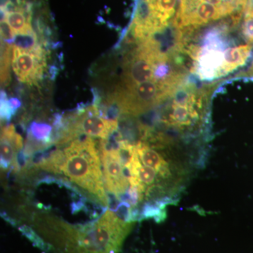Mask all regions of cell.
<instances>
[{
	"label": "cell",
	"mask_w": 253,
	"mask_h": 253,
	"mask_svg": "<svg viewBox=\"0 0 253 253\" xmlns=\"http://www.w3.org/2000/svg\"><path fill=\"white\" fill-rule=\"evenodd\" d=\"M251 51L252 45L249 44L226 49L223 54L222 64L219 70V77L244 66L251 56Z\"/></svg>",
	"instance_id": "cell-8"
},
{
	"label": "cell",
	"mask_w": 253,
	"mask_h": 253,
	"mask_svg": "<svg viewBox=\"0 0 253 253\" xmlns=\"http://www.w3.org/2000/svg\"><path fill=\"white\" fill-rule=\"evenodd\" d=\"M33 221L35 246L53 253H120L133 226L110 211L84 224L49 215H36Z\"/></svg>",
	"instance_id": "cell-1"
},
{
	"label": "cell",
	"mask_w": 253,
	"mask_h": 253,
	"mask_svg": "<svg viewBox=\"0 0 253 253\" xmlns=\"http://www.w3.org/2000/svg\"><path fill=\"white\" fill-rule=\"evenodd\" d=\"M177 0H135L129 30L139 42L163 31L176 14Z\"/></svg>",
	"instance_id": "cell-3"
},
{
	"label": "cell",
	"mask_w": 253,
	"mask_h": 253,
	"mask_svg": "<svg viewBox=\"0 0 253 253\" xmlns=\"http://www.w3.org/2000/svg\"><path fill=\"white\" fill-rule=\"evenodd\" d=\"M251 73H252L253 74V66H252V69H251Z\"/></svg>",
	"instance_id": "cell-13"
},
{
	"label": "cell",
	"mask_w": 253,
	"mask_h": 253,
	"mask_svg": "<svg viewBox=\"0 0 253 253\" xmlns=\"http://www.w3.org/2000/svg\"><path fill=\"white\" fill-rule=\"evenodd\" d=\"M12 44L23 51L36 54H41L46 51L38 42V35L33 29L25 33L15 34L13 38Z\"/></svg>",
	"instance_id": "cell-9"
},
{
	"label": "cell",
	"mask_w": 253,
	"mask_h": 253,
	"mask_svg": "<svg viewBox=\"0 0 253 253\" xmlns=\"http://www.w3.org/2000/svg\"><path fill=\"white\" fill-rule=\"evenodd\" d=\"M46 54H35L13 46V71L21 83L37 84L46 66Z\"/></svg>",
	"instance_id": "cell-6"
},
{
	"label": "cell",
	"mask_w": 253,
	"mask_h": 253,
	"mask_svg": "<svg viewBox=\"0 0 253 253\" xmlns=\"http://www.w3.org/2000/svg\"><path fill=\"white\" fill-rule=\"evenodd\" d=\"M14 113L9 104V99L4 91H1V118L9 121L14 116Z\"/></svg>",
	"instance_id": "cell-11"
},
{
	"label": "cell",
	"mask_w": 253,
	"mask_h": 253,
	"mask_svg": "<svg viewBox=\"0 0 253 253\" xmlns=\"http://www.w3.org/2000/svg\"><path fill=\"white\" fill-rule=\"evenodd\" d=\"M99 150L106 189L120 202L126 203V195L130 189V184L127 170L123 164L118 153L117 141H113L111 144L105 139H101Z\"/></svg>",
	"instance_id": "cell-5"
},
{
	"label": "cell",
	"mask_w": 253,
	"mask_h": 253,
	"mask_svg": "<svg viewBox=\"0 0 253 253\" xmlns=\"http://www.w3.org/2000/svg\"><path fill=\"white\" fill-rule=\"evenodd\" d=\"M22 137L15 130L14 126H4L1 132V168H12L15 172L20 169L18 153L22 149Z\"/></svg>",
	"instance_id": "cell-7"
},
{
	"label": "cell",
	"mask_w": 253,
	"mask_h": 253,
	"mask_svg": "<svg viewBox=\"0 0 253 253\" xmlns=\"http://www.w3.org/2000/svg\"><path fill=\"white\" fill-rule=\"evenodd\" d=\"M9 104L11 105V109H12L14 113L18 111V109H19L20 106H21V101L18 99H16V98H11V99H10Z\"/></svg>",
	"instance_id": "cell-12"
},
{
	"label": "cell",
	"mask_w": 253,
	"mask_h": 253,
	"mask_svg": "<svg viewBox=\"0 0 253 253\" xmlns=\"http://www.w3.org/2000/svg\"><path fill=\"white\" fill-rule=\"evenodd\" d=\"M244 13L217 6L207 0H179L173 25L179 33L224 18L242 17Z\"/></svg>",
	"instance_id": "cell-4"
},
{
	"label": "cell",
	"mask_w": 253,
	"mask_h": 253,
	"mask_svg": "<svg viewBox=\"0 0 253 253\" xmlns=\"http://www.w3.org/2000/svg\"><path fill=\"white\" fill-rule=\"evenodd\" d=\"M242 33L249 44L252 45L253 44V11L248 6L245 10Z\"/></svg>",
	"instance_id": "cell-10"
},
{
	"label": "cell",
	"mask_w": 253,
	"mask_h": 253,
	"mask_svg": "<svg viewBox=\"0 0 253 253\" xmlns=\"http://www.w3.org/2000/svg\"><path fill=\"white\" fill-rule=\"evenodd\" d=\"M99 149L90 136L72 141L63 151L59 173H63L70 180L108 206L109 200L105 191Z\"/></svg>",
	"instance_id": "cell-2"
}]
</instances>
